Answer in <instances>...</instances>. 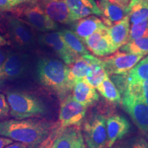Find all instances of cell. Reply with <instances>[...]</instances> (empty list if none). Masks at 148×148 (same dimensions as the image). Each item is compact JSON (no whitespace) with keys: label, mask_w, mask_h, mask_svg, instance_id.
Wrapping results in <instances>:
<instances>
[{"label":"cell","mask_w":148,"mask_h":148,"mask_svg":"<svg viewBox=\"0 0 148 148\" xmlns=\"http://www.w3.org/2000/svg\"><path fill=\"white\" fill-rule=\"evenodd\" d=\"M57 124L39 119L5 120L0 122V136L36 148L49 136Z\"/></svg>","instance_id":"6da1fadb"},{"label":"cell","mask_w":148,"mask_h":148,"mask_svg":"<svg viewBox=\"0 0 148 148\" xmlns=\"http://www.w3.org/2000/svg\"><path fill=\"white\" fill-rule=\"evenodd\" d=\"M68 74L69 66L58 59L42 58L36 63V75L38 82L54 92L61 101L71 90Z\"/></svg>","instance_id":"7a4b0ae2"},{"label":"cell","mask_w":148,"mask_h":148,"mask_svg":"<svg viewBox=\"0 0 148 148\" xmlns=\"http://www.w3.org/2000/svg\"><path fill=\"white\" fill-rule=\"evenodd\" d=\"M6 99L10 113L16 119H25L45 115L47 112L45 103L34 95L19 90H8Z\"/></svg>","instance_id":"3957f363"},{"label":"cell","mask_w":148,"mask_h":148,"mask_svg":"<svg viewBox=\"0 0 148 148\" xmlns=\"http://www.w3.org/2000/svg\"><path fill=\"white\" fill-rule=\"evenodd\" d=\"M83 136L88 148H105L107 143L106 119L103 114L94 112L83 125Z\"/></svg>","instance_id":"277c9868"},{"label":"cell","mask_w":148,"mask_h":148,"mask_svg":"<svg viewBox=\"0 0 148 148\" xmlns=\"http://www.w3.org/2000/svg\"><path fill=\"white\" fill-rule=\"evenodd\" d=\"M86 107L75 100L71 95H67L62 101L58 116L60 127H80L86 116Z\"/></svg>","instance_id":"5b68a950"},{"label":"cell","mask_w":148,"mask_h":148,"mask_svg":"<svg viewBox=\"0 0 148 148\" xmlns=\"http://www.w3.org/2000/svg\"><path fill=\"white\" fill-rule=\"evenodd\" d=\"M29 64V56L21 52H10L0 71V88L8 81L25 74Z\"/></svg>","instance_id":"8992f818"},{"label":"cell","mask_w":148,"mask_h":148,"mask_svg":"<svg viewBox=\"0 0 148 148\" xmlns=\"http://www.w3.org/2000/svg\"><path fill=\"white\" fill-rule=\"evenodd\" d=\"M143 57L142 55L116 51L112 55L103 57L101 60L107 75H112L127 73Z\"/></svg>","instance_id":"52a82bcc"},{"label":"cell","mask_w":148,"mask_h":148,"mask_svg":"<svg viewBox=\"0 0 148 148\" xmlns=\"http://www.w3.org/2000/svg\"><path fill=\"white\" fill-rule=\"evenodd\" d=\"M8 33L12 41L21 49H29L36 45L35 35L23 21L12 17L8 22Z\"/></svg>","instance_id":"ba28073f"},{"label":"cell","mask_w":148,"mask_h":148,"mask_svg":"<svg viewBox=\"0 0 148 148\" xmlns=\"http://www.w3.org/2000/svg\"><path fill=\"white\" fill-rule=\"evenodd\" d=\"M23 16L27 23L39 32L47 33L58 29L57 23L45 14L37 2L30 3L24 9Z\"/></svg>","instance_id":"9c48e42d"},{"label":"cell","mask_w":148,"mask_h":148,"mask_svg":"<svg viewBox=\"0 0 148 148\" xmlns=\"http://www.w3.org/2000/svg\"><path fill=\"white\" fill-rule=\"evenodd\" d=\"M122 106L140 130L148 131V105L132 96L123 95Z\"/></svg>","instance_id":"30bf717a"},{"label":"cell","mask_w":148,"mask_h":148,"mask_svg":"<svg viewBox=\"0 0 148 148\" xmlns=\"http://www.w3.org/2000/svg\"><path fill=\"white\" fill-rule=\"evenodd\" d=\"M38 42L42 45H45L52 49L66 65L73 63L78 58L69 50L59 32H47L40 34L38 36Z\"/></svg>","instance_id":"8fae6325"},{"label":"cell","mask_w":148,"mask_h":148,"mask_svg":"<svg viewBox=\"0 0 148 148\" xmlns=\"http://www.w3.org/2000/svg\"><path fill=\"white\" fill-rule=\"evenodd\" d=\"M107 29L108 27L106 29L98 30L82 40L88 50L97 56H106L116 51Z\"/></svg>","instance_id":"7c38bea8"},{"label":"cell","mask_w":148,"mask_h":148,"mask_svg":"<svg viewBox=\"0 0 148 148\" xmlns=\"http://www.w3.org/2000/svg\"><path fill=\"white\" fill-rule=\"evenodd\" d=\"M38 3L56 23L71 25L75 22L65 0H40Z\"/></svg>","instance_id":"4fadbf2b"},{"label":"cell","mask_w":148,"mask_h":148,"mask_svg":"<svg viewBox=\"0 0 148 148\" xmlns=\"http://www.w3.org/2000/svg\"><path fill=\"white\" fill-rule=\"evenodd\" d=\"M130 123L125 116L114 114L106 119V147L110 148L117 140L121 139L130 130Z\"/></svg>","instance_id":"5bb4252c"},{"label":"cell","mask_w":148,"mask_h":148,"mask_svg":"<svg viewBox=\"0 0 148 148\" xmlns=\"http://www.w3.org/2000/svg\"><path fill=\"white\" fill-rule=\"evenodd\" d=\"M82 133L79 127H60L51 148H83L84 147Z\"/></svg>","instance_id":"9a60e30c"},{"label":"cell","mask_w":148,"mask_h":148,"mask_svg":"<svg viewBox=\"0 0 148 148\" xmlns=\"http://www.w3.org/2000/svg\"><path fill=\"white\" fill-rule=\"evenodd\" d=\"M74 21L91 16V14L103 16L95 0H65Z\"/></svg>","instance_id":"2e32d148"},{"label":"cell","mask_w":148,"mask_h":148,"mask_svg":"<svg viewBox=\"0 0 148 148\" xmlns=\"http://www.w3.org/2000/svg\"><path fill=\"white\" fill-rule=\"evenodd\" d=\"M71 25V30L82 41L97 31L107 28L101 19L94 15L77 20Z\"/></svg>","instance_id":"e0dca14e"},{"label":"cell","mask_w":148,"mask_h":148,"mask_svg":"<svg viewBox=\"0 0 148 148\" xmlns=\"http://www.w3.org/2000/svg\"><path fill=\"white\" fill-rule=\"evenodd\" d=\"M72 90L73 93L71 95L73 99L86 108L93 105L99 99V95L95 88L85 79L75 83Z\"/></svg>","instance_id":"ac0fdd59"},{"label":"cell","mask_w":148,"mask_h":148,"mask_svg":"<svg viewBox=\"0 0 148 148\" xmlns=\"http://www.w3.org/2000/svg\"><path fill=\"white\" fill-rule=\"evenodd\" d=\"M108 32L115 49H118L127 42L130 33V19L128 14L121 21L108 27Z\"/></svg>","instance_id":"d6986e66"},{"label":"cell","mask_w":148,"mask_h":148,"mask_svg":"<svg viewBox=\"0 0 148 148\" xmlns=\"http://www.w3.org/2000/svg\"><path fill=\"white\" fill-rule=\"evenodd\" d=\"M88 55L79 56L69 66L68 81L71 89L75 83L86 78L90 73V60Z\"/></svg>","instance_id":"ffe728a7"},{"label":"cell","mask_w":148,"mask_h":148,"mask_svg":"<svg viewBox=\"0 0 148 148\" xmlns=\"http://www.w3.org/2000/svg\"><path fill=\"white\" fill-rule=\"evenodd\" d=\"M88 57L90 60V73L84 79L92 87L97 88L108 75L101 59L96 58L90 54L88 55Z\"/></svg>","instance_id":"44dd1931"},{"label":"cell","mask_w":148,"mask_h":148,"mask_svg":"<svg viewBox=\"0 0 148 148\" xmlns=\"http://www.w3.org/2000/svg\"><path fill=\"white\" fill-rule=\"evenodd\" d=\"M59 32L69 50L77 57L90 54L83 42L71 29L64 28Z\"/></svg>","instance_id":"7402d4cb"},{"label":"cell","mask_w":148,"mask_h":148,"mask_svg":"<svg viewBox=\"0 0 148 148\" xmlns=\"http://www.w3.org/2000/svg\"><path fill=\"white\" fill-rule=\"evenodd\" d=\"M99 8L103 13V16L111 23H116L127 15L126 8L119 5L109 2L107 0H99Z\"/></svg>","instance_id":"603a6c76"},{"label":"cell","mask_w":148,"mask_h":148,"mask_svg":"<svg viewBox=\"0 0 148 148\" xmlns=\"http://www.w3.org/2000/svg\"><path fill=\"white\" fill-rule=\"evenodd\" d=\"M97 90L101 95H102L106 100L111 103H119L121 102L122 99L120 92L112 81L106 75L102 82L97 86Z\"/></svg>","instance_id":"cb8c5ba5"},{"label":"cell","mask_w":148,"mask_h":148,"mask_svg":"<svg viewBox=\"0 0 148 148\" xmlns=\"http://www.w3.org/2000/svg\"><path fill=\"white\" fill-rule=\"evenodd\" d=\"M123 95L132 96L148 105V80L127 84Z\"/></svg>","instance_id":"d4e9b609"},{"label":"cell","mask_w":148,"mask_h":148,"mask_svg":"<svg viewBox=\"0 0 148 148\" xmlns=\"http://www.w3.org/2000/svg\"><path fill=\"white\" fill-rule=\"evenodd\" d=\"M132 25L148 20V2L141 1L126 10Z\"/></svg>","instance_id":"484cf974"},{"label":"cell","mask_w":148,"mask_h":148,"mask_svg":"<svg viewBox=\"0 0 148 148\" xmlns=\"http://www.w3.org/2000/svg\"><path fill=\"white\" fill-rule=\"evenodd\" d=\"M127 84L148 80V61L143 59L127 72Z\"/></svg>","instance_id":"4316f807"},{"label":"cell","mask_w":148,"mask_h":148,"mask_svg":"<svg viewBox=\"0 0 148 148\" xmlns=\"http://www.w3.org/2000/svg\"><path fill=\"white\" fill-rule=\"evenodd\" d=\"M121 51L145 56L148 53V37L127 42L121 47Z\"/></svg>","instance_id":"83f0119b"},{"label":"cell","mask_w":148,"mask_h":148,"mask_svg":"<svg viewBox=\"0 0 148 148\" xmlns=\"http://www.w3.org/2000/svg\"><path fill=\"white\" fill-rule=\"evenodd\" d=\"M146 37H148V20L131 25L127 42Z\"/></svg>","instance_id":"f1b7e54d"},{"label":"cell","mask_w":148,"mask_h":148,"mask_svg":"<svg viewBox=\"0 0 148 148\" xmlns=\"http://www.w3.org/2000/svg\"><path fill=\"white\" fill-rule=\"evenodd\" d=\"M60 125H59L58 123L56 127L53 130V131L51 132V134L49 135V136L36 148H51V146L53 145V142H54L56 138L59 130H60Z\"/></svg>","instance_id":"f546056e"},{"label":"cell","mask_w":148,"mask_h":148,"mask_svg":"<svg viewBox=\"0 0 148 148\" xmlns=\"http://www.w3.org/2000/svg\"><path fill=\"white\" fill-rule=\"evenodd\" d=\"M10 112V107L6 97L3 94L0 93V120L8 116Z\"/></svg>","instance_id":"4dcf8cb0"},{"label":"cell","mask_w":148,"mask_h":148,"mask_svg":"<svg viewBox=\"0 0 148 148\" xmlns=\"http://www.w3.org/2000/svg\"><path fill=\"white\" fill-rule=\"evenodd\" d=\"M127 148H148V143L143 138H136L129 143Z\"/></svg>","instance_id":"1f68e13d"},{"label":"cell","mask_w":148,"mask_h":148,"mask_svg":"<svg viewBox=\"0 0 148 148\" xmlns=\"http://www.w3.org/2000/svg\"><path fill=\"white\" fill-rule=\"evenodd\" d=\"M17 6L16 0H0V10H10Z\"/></svg>","instance_id":"d6a6232c"},{"label":"cell","mask_w":148,"mask_h":148,"mask_svg":"<svg viewBox=\"0 0 148 148\" xmlns=\"http://www.w3.org/2000/svg\"><path fill=\"white\" fill-rule=\"evenodd\" d=\"M8 52L5 50H2L0 49V71H1V68H2L3 64L6 60L7 57H8Z\"/></svg>","instance_id":"836d02e7"},{"label":"cell","mask_w":148,"mask_h":148,"mask_svg":"<svg viewBox=\"0 0 148 148\" xmlns=\"http://www.w3.org/2000/svg\"><path fill=\"white\" fill-rule=\"evenodd\" d=\"M12 143V140L10 138L0 136V148H4L10 144Z\"/></svg>","instance_id":"e575fe53"},{"label":"cell","mask_w":148,"mask_h":148,"mask_svg":"<svg viewBox=\"0 0 148 148\" xmlns=\"http://www.w3.org/2000/svg\"><path fill=\"white\" fill-rule=\"evenodd\" d=\"M4 148H30L29 146L25 145V144L19 143V142H16V143H11L8 145Z\"/></svg>","instance_id":"d590c367"},{"label":"cell","mask_w":148,"mask_h":148,"mask_svg":"<svg viewBox=\"0 0 148 148\" xmlns=\"http://www.w3.org/2000/svg\"><path fill=\"white\" fill-rule=\"evenodd\" d=\"M16 5H21L23 3H33L38 2V0H16Z\"/></svg>","instance_id":"8d00e7d4"},{"label":"cell","mask_w":148,"mask_h":148,"mask_svg":"<svg viewBox=\"0 0 148 148\" xmlns=\"http://www.w3.org/2000/svg\"><path fill=\"white\" fill-rule=\"evenodd\" d=\"M141 1H147V2H148V0H130V1L128 5L127 6L126 10L129 9L130 8H131V7L133 6V5H135V4H136V3L141 2Z\"/></svg>","instance_id":"74e56055"},{"label":"cell","mask_w":148,"mask_h":148,"mask_svg":"<svg viewBox=\"0 0 148 148\" xmlns=\"http://www.w3.org/2000/svg\"><path fill=\"white\" fill-rule=\"evenodd\" d=\"M7 44H8V42L6 41V40L0 34V47H2V46L7 45Z\"/></svg>","instance_id":"f35d334b"},{"label":"cell","mask_w":148,"mask_h":148,"mask_svg":"<svg viewBox=\"0 0 148 148\" xmlns=\"http://www.w3.org/2000/svg\"><path fill=\"white\" fill-rule=\"evenodd\" d=\"M107 1H108L109 2H110V3H114V4L119 5H120V6L123 7V6H122L121 0H107Z\"/></svg>","instance_id":"ab89813d"},{"label":"cell","mask_w":148,"mask_h":148,"mask_svg":"<svg viewBox=\"0 0 148 148\" xmlns=\"http://www.w3.org/2000/svg\"><path fill=\"white\" fill-rule=\"evenodd\" d=\"M130 1V0H121L122 6H123V8H126L127 6L129 4Z\"/></svg>","instance_id":"60d3db41"},{"label":"cell","mask_w":148,"mask_h":148,"mask_svg":"<svg viewBox=\"0 0 148 148\" xmlns=\"http://www.w3.org/2000/svg\"><path fill=\"white\" fill-rule=\"evenodd\" d=\"M110 148H125L124 147H123V145H116L115 147H110Z\"/></svg>","instance_id":"b9f144b4"},{"label":"cell","mask_w":148,"mask_h":148,"mask_svg":"<svg viewBox=\"0 0 148 148\" xmlns=\"http://www.w3.org/2000/svg\"><path fill=\"white\" fill-rule=\"evenodd\" d=\"M144 59H145V60H147V61H148V56H147V57H146V58H144Z\"/></svg>","instance_id":"7bdbcfd3"},{"label":"cell","mask_w":148,"mask_h":148,"mask_svg":"<svg viewBox=\"0 0 148 148\" xmlns=\"http://www.w3.org/2000/svg\"><path fill=\"white\" fill-rule=\"evenodd\" d=\"M83 148H85V146H84V147H83Z\"/></svg>","instance_id":"ee69618b"},{"label":"cell","mask_w":148,"mask_h":148,"mask_svg":"<svg viewBox=\"0 0 148 148\" xmlns=\"http://www.w3.org/2000/svg\"><path fill=\"white\" fill-rule=\"evenodd\" d=\"M147 138H148V134H147Z\"/></svg>","instance_id":"f6af8a7d"}]
</instances>
